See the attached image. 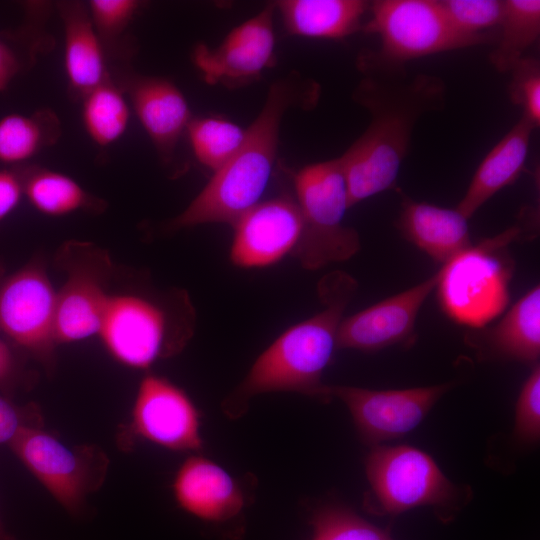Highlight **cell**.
<instances>
[{"instance_id": "obj_8", "label": "cell", "mask_w": 540, "mask_h": 540, "mask_svg": "<svg viewBox=\"0 0 540 540\" xmlns=\"http://www.w3.org/2000/svg\"><path fill=\"white\" fill-rule=\"evenodd\" d=\"M56 289L38 258L8 272L0 261V336L52 372Z\"/></svg>"}, {"instance_id": "obj_36", "label": "cell", "mask_w": 540, "mask_h": 540, "mask_svg": "<svg viewBox=\"0 0 540 540\" xmlns=\"http://www.w3.org/2000/svg\"><path fill=\"white\" fill-rule=\"evenodd\" d=\"M23 196L19 171L0 169V225L16 209Z\"/></svg>"}, {"instance_id": "obj_34", "label": "cell", "mask_w": 540, "mask_h": 540, "mask_svg": "<svg viewBox=\"0 0 540 540\" xmlns=\"http://www.w3.org/2000/svg\"><path fill=\"white\" fill-rule=\"evenodd\" d=\"M42 423V414L37 406L21 407L0 395V445H8L22 427Z\"/></svg>"}, {"instance_id": "obj_29", "label": "cell", "mask_w": 540, "mask_h": 540, "mask_svg": "<svg viewBox=\"0 0 540 540\" xmlns=\"http://www.w3.org/2000/svg\"><path fill=\"white\" fill-rule=\"evenodd\" d=\"M312 540H393L390 535L342 506H324L311 518Z\"/></svg>"}, {"instance_id": "obj_2", "label": "cell", "mask_w": 540, "mask_h": 540, "mask_svg": "<svg viewBox=\"0 0 540 540\" xmlns=\"http://www.w3.org/2000/svg\"><path fill=\"white\" fill-rule=\"evenodd\" d=\"M358 284L343 271L325 275L318 284L322 309L289 327L254 361L245 377L222 402L230 419L246 413L260 394L294 392L326 400L322 375L337 350V333Z\"/></svg>"}, {"instance_id": "obj_35", "label": "cell", "mask_w": 540, "mask_h": 540, "mask_svg": "<svg viewBox=\"0 0 540 540\" xmlns=\"http://www.w3.org/2000/svg\"><path fill=\"white\" fill-rule=\"evenodd\" d=\"M12 347L14 346L0 336V390L7 397L33 381Z\"/></svg>"}, {"instance_id": "obj_23", "label": "cell", "mask_w": 540, "mask_h": 540, "mask_svg": "<svg viewBox=\"0 0 540 540\" xmlns=\"http://www.w3.org/2000/svg\"><path fill=\"white\" fill-rule=\"evenodd\" d=\"M369 5L362 0H284L277 4L291 34L317 39H340L354 33Z\"/></svg>"}, {"instance_id": "obj_1", "label": "cell", "mask_w": 540, "mask_h": 540, "mask_svg": "<svg viewBox=\"0 0 540 540\" xmlns=\"http://www.w3.org/2000/svg\"><path fill=\"white\" fill-rule=\"evenodd\" d=\"M359 62L366 76L354 99L369 111L371 121L339 157L350 207L395 187L416 123L424 114L442 109L446 95L440 77L409 74L405 64L385 61L374 51Z\"/></svg>"}, {"instance_id": "obj_33", "label": "cell", "mask_w": 540, "mask_h": 540, "mask_svg": "<svg viewBox=\"0 0 540 540\" xmlns=\"http://www.w3.org/2000/svg\"><path fill=\"white\" fill-rule=\"evenodd\" d=\"M515 434L523 441L536 442L540 436V367L535 364L524 382L516 404Z\"/></svg>"}, {"instance_id": "obj_15", "label": "cell", "mask_w": 540, "mask_h": 540, "mask_svg": "<svg viewBox=\"0 0 540 540\" xmlns=\"http://www.w3.org/2000/svg\"><path fill=\"white\" fill-rule=\"evenodd\" d=\"M438 277L437 271L421 283L343 318L337 349L375 352L409 342L418 313L436 288Z\"/></svg>"}, {"instance_id": "obj_11", "label": "cell", "mask_w": 540, "mask_h": 540, "mask_svg": "<svg viewBox=\"0 0 540 540\" xmlns=\"http://www.w3.org/2000/svg\"><path fill=\"white\" fill-rule=\"evenodd\" d=\"M365 471L378 510L397 515L419 506L448 508L458 490L425 452L407 445L374 446Z\"/></svg>"}, {"instance_id": "obj_13", "label": "cell", "mask_w": 540, "mask_h": 540, "mask_svg": "<svg viewBox=\"0 0 540 540\" xmlns=\"http://www.w3.org/2000/svg\"><path fill=\"white\" fill-rule=\"evenodd\" d=\"M446 382L400 390H372L346 385L325 386L348 408L361 438L373 445L399 438L417 427L434 404L453 387Z\"/></svg>"}, {"instance_id": "obj_32", "label": "cell", "mask_w": 540, "mask_h": 540, "mask_svg": "<svg viewBox=\"0 0 540 540\" xmlns=\"http://www.w3.org/2000/svg\"><path fill=\"white\" fill-rule=\"evenodd\" d=\"M90 19L102 39L119 36L133 19L140 2L136 0H90L86 4Z\"/></svg>"}, {"instance_id": "obj_5", "label": "cell", "mask_w": 540, "mask_h": 540, "mask_svg": "<svg viewBox=\"0 0 540 540\" xmlns=\"http://www.w3.org/2000/svg\"><path fill=\"white\" fill-rule=\"evenodd\" d=\"M522 229L512 226L471 245L438 270L437 297L445 314L461 325L485 327L509 303L513 264L506 247Z\"/></svg>"}, {"instance_id": "obj_30", "label": "cell", "mask_w": 540, "mask_h": 540, "mask_svg": "<svg viewBox=\"0 0 540 540\" xmlns=\"http://www.w3.org/2000/svg\"><path fill=\"white\" fill-rule=\"evenodd\" d=\"M443 12L451 26L460 34L496 40L492 33L485 30L498 28L503 12L504 1L500 0H441Z\"/></svg>"}, {"instance_id": "obj_20", "label": "cell", "mask_w": 540, "mask_h": 540, "mask_svg": "<svg viewBox=\"0 0 540 540\" xmlns=\"http://www.w3.org/2000/svg\"><path fill=\"white\" fill-rule=\"evenodd\" d=\"M467 341L483 355L536 363L540 355V287L534 286L490 327L476 329Z\"/></svg>"}, {"instance_id": "obj_7", "label": "cell", "mask_w": 540, "mask_h": 540, "mask_svg": "<svg viewBox=\"0 0 540 540\" xmlns=\"http://www.w3.org/2000/svg\"><path fill=\"white\" fill-rule=\"evenodd\" d=\"M11 451L70 515L83 513L87 498L106 480L109 457L95 444L70 446L43 429L22 427L8 443Z\"/></svg>"}, {"instance_id": "obj_6", "label": "cell", "mask_w": 540, "mask_h": 540, "mask_svg": "<svg viewBox=\"0 0 540 540\" xmlns=\"http://www.w3.org/2000/svg\"><path fill=\"white\" fill-rule=\"evenodd\" d=\"M294 190L302 231L292 256L304 269L317 270L358 253L360 236L343 223L350 204L339 157L303 167L294 177Z\"/></svg>"}, {"instance_id": "obj_14", "label": "cell", "mask_w": 540, "mask_h": 540, "mask_svg": "<svg viewBox=\"0 0 540 540\" xmlns=\"http://www.w3.org/2000/svg\"><path fill=\"white\" fill-rule=\"evenodd\" d=\"M232 226V264L261 268L292 255L300 239L302 219L295 199L283 195L259 202Z\"/></svg>"}, {"instance_id": "obj_26", "label": "cell", "mask_w": 540, "mask_h": 540, "mask_svg": "<svg viewBox=\"0 0 540 540\" xmlns=\"http://www.w3.org/2000/svg\"><path fill=\"white\" fill-rule=\"evenodd\" d=\"M490 62L499 72H510L540 35L539 0H505Z\"/></svg>"}, {"instance_id": "obj_28", "label": "cell", "mask_w": 540, "mask_h": 540, "mask_svg": "<svg viewBox=\"0 0 540 540\" xmlns=\"http://www.w3.org/2000/svg\"><path fill=\"white\" fill-rule=\"evenodd\" d=\"M196 159L214 172L239 149L246 130L225 118H192L186 130Z\"/></svg>"}, {"instance_id": "obj_17", "label": "cell", "mask_w": 540, "mask_h": 540, "mask_svg": "<svg viewBox=\"0 0 540 540\" xmlns=\"http://www.w3.org/2000/svg\"><path fill=\"white\" fill-rule=\"evenodd\" d=\"M172 491L182 510L208 523L235 519L245 506L237 481L216 462L200 455L190 456L181 464Z\"/></svg>"}, {"instance_id": "obj_38", "label": "cell", "mask_w": 540, "mask_h": 540, "mask_svg": "<svg viewBox=\"0 0 540 540\" xmlns=\"http://www.w3.org/2000/svg\"><path fill=\"white\" fill-rule=\"evenodd\" d=\"M0 540H17L11 533L5 528L0 517Z\"/></svg>"}, {"instance_id": "obj_21", "label": "cell", "mask_w": 540, "mask_h": 540, "mask_svg": "<svg viewBox=\"0 0 540 540\" xmlns=\"http://www.w3.org/2000/svg\"><path fill=\"white\" fill-rule=\"evenodd\" d=\"M534 129V125L521 116L482 160L456 207L467 219L519 177L525 166Z\"/></svg>"}, {"instance_id": "obj_25", "label": "cell", "mask_w": 540, "mask_h": 540, "mask_svg": "<svg viewBox=\"0 0 540 540\" xmlns=\"http://www.w3.org/2000/svg\"><path fill=\"white\" fill-rule=\"evenodd\" d=\"M60 134V120L51 109L29 115L7 114L0 118V162L11 166L24 164L56 143Z\"/></svg>"}, {"instance_id": "obj_16", "label": "cell", "mask_w": 540, "mask_h": 540, "mask_svg": "<svg viewBox=\"0 0 540 540\" xmlns=\"http://www.w3.org/2000/svg\"><path fill=\"white\" fill-rule=\"evenodd\" d=\"M274 45L271 5L232 29L218 47L197 45L193 59L210 84L245 81L270 66Z\"/></svg>"}, {"instance_id": "obj_3", "label": "cell", "mask_w": 540, "mask_h": 540, "mask_svg": "<svg viewBox=\"0 0 540 540\" xmlns=\"http://www.w3.org/2000/svg\"><path fill=\"white\" fill-rule=\"evenodd\" d=\"M295 82L271 85L259 115L246 130L236 153L217 171L188 206L168 223L180 230L209 223L233 225L261 202L275 163L282 117L298 99Z\"/></svg>"}, {"instance_id": "obj_22", "label": "cell", "mask_w": 540, "mask_h": 540, "mask_svg": "<svg viewBox=\"0 0 540 540\" xmlns=\"http://www.w3.org/2000/svg\"><path fill=\"white\" fill-rule=\"evenodd\" d=\"M64 30V70L70 89L83 97L109 79L103 41L98 35L86 4L59 5Z\"/></svg>"}, {"instance_id": "obj_24", "label": "cell", "mask_w": 540, "mask_h": 540, "mask_svg": "<svg viewBox=\"0 0 540 540\" xmlns=\"http://www.w3.org/2000/svg\"><path fill=\"white\" fill-rule=\"evenodd\" d=\"M23 195L40 213L62 217L78 211L101 212L106 203L91 195L70 176L41 167L17 168Z\"/></svg>"}, {"instance_id": "obj_37", "label": "cell", "mask_w": 540, "mask_h": 540, "mask_svg": "<svg viewBox=\"0 0 540 540\" xmlns=\"http://www.w3.org/2000/svg\"><path fill=\"white\" fill-rule=\"evenodd\" d=\"M20 70V62L13 50L0 40V92L5 91Z\"/></svg>"}, {"instance_id": "obj_12", "label": "cell", "mask_w": 540, "mask_h": 540, "mask_svg": "<svg viewBox=\"0 0 540 540\" xmlns=\"http://www.w3.org/2000/svg\"><path fill=\"white\" fill-rule=\"evenodd\" d=\"M137 438L171 451H198L203 445L200 412L181 387L148 373L138 385L120 441L130 447Z\"/></svg>"}, {"instance_id": "obj_31", "label": "cell", "mask_w": 540, "mask_h": 540, "mask_svg": "<svg viewBox=\"0 0 540 540\" xmlns=\"http://www.w3.org/2000/svg\"><path fill=\"white\" fill-rule=\"evenodd\" d=\"M508 94L512 103L522 108V116L534 127L540 125V64L538 59L523 57L510 70Z\"/></svg>"}, {"instance_id": "obj_18", "label": "cell", "mask_w": 540, "mask_h": 540, "mask_svg": "<svg viewBox=\"0 0 540 540\" xmlns=\"http://www.w3.org/2000/svg\"><path fill=\"white\" fill-rule=\"evenodd\" d=\"M130 105L159 154L169 159L192 119L180 89L167 79L134 76L126 82Z\"/></svg>"}, {"instance_id": "obj_19", "label": "cell", "mask_w": 540, "mask_h": 540, "mask_svg": "<svg viewBox=\"0 0 540 540\" xmlns=\"http://www.w3.org/2000/svg\"><path fill=\"white\" fill-rule=\"evenodd\" d=\"M468 220L456 208H443L402 195L397 223L408 241L444 265L471 246Z\"/></svg>"}, {"instance_id": "obj_4", "label": "cell", "mask_w": 540, "mask_h": 540, "mask_svg": "<svg viewBox=\"0 0 540 540\" xmlns=\"http://www.w3.org/2000/svg\"><path fill=\"white\" fill-rule=\"evenodd\" d=\"M196 327V311L189 294L143 290L111 294L97 336L118 363L147 370L179 354Z\"/></svg>"}, {"instance_id": "obj_9", "label": "cell", "mask_w": 540, "mask_h": 540, "mask_svg": "<svg viewBox=\"0 0 540 540\" xmlns=\"http://www.w3.org/2000/svg\"><path fill=\"white\" fill-rule=\"evenodd\" d=\"M64 272L56 289L55 338L57 345L97 336L111 293L112 259L104 248L91 242L69 240L55 255Z\"/></svg>"}, {"instance_id": "obj_27", "label": "cell", "mask_w": 540, "mask_h": 540, "mask_svg": "<svg viewBox=\"0 0 540 540\" xmlns=\"http://www.w3.org/2000/svg\"><path fill=\"white\" fill-rule=\"evenodd\" d=\"M82 122L90 139L99 147L116 143L126 132L130 103L110 78L83 97Z\"/></svg>"}, {"instance_id": "obj_10", "label": "cell", "mask_w": 540, "mask_h": 540, "mask_svg": "<svg viewBox=\"0 0 540 540\" xmlns=\"http://www.w3.org/2000/svg\"><path fill=\"white\" fill-rule=\"evenodd\" d=\"M369 10L363 29L379 36L380 48L374 53L391 63L491 43L457 32L436 0H377Z\"/></svg>"}]
</instances>
